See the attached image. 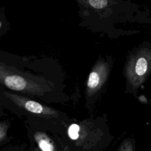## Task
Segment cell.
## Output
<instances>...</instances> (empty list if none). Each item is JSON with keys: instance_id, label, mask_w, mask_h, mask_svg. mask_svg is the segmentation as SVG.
<instances>
[{"instance_id": "obj_4", "label": "cell", "mask_w": 151, "mask_h": 151, "mask_svg": "<svg viewBox=\"0 0 151 151\" xmlns=\"http://www.w3.org/2000/svg\"><path fill=\"white\" fill-rule=\"evenodd\" d=\"M147 69V63L146 60L144 57H140L138 59L135 71L137 75L142 76L143 75Z\"/></svg>"}, {"instance_id": "obj_8", "label": "cell", "mask_w": 151, "mask_h": 151, "mask_svg": "<svg viewBox=\"0 0 151 151\" xmlns=\"http://www.w3.org/2000/svg\"><path fill=\"white\" fill-rule=\"evenodd\" d=\"M1 22H0V27H1Z\"/></svg>"}, {"instance_id": "obj_1", "label": "cell", "mask_w": 151, "mask_h": 151, "mask_svg": "<svg viewBox=\"0 0 151 151\" xmlns=\"http://www.w3.org/2000/svg\"><path fill=\"white\" fill-rule=\"evenodd\" d=\"M0 83L12 90L40 95L44 89L37 82L11 71L9 67L0 63Z\"/></svg>"}, {"instance_id": "obj_2", "label": "cell", "mask_w": 151, "mask_h": 151, "mask_svg": "<svg viewBox=\"0 0 151 151\" xmlns=\"http://www.w3.org/2000/svg\"><path fill=\"white\" fill-rule=\"evenodd\" d=\"M4 94L15 104L30 113L42 116H52L53 114L52 110L38 102L8 92H4Z\"/></svg>"}, {"instance_id": "obj_6", "label": "cell", "mask_w": 151, "mask_h": 151, "mask_svg": "<svg viewBox=\"0 0 151 151\" xmlns=\"http://www.w3.org/2000/svg\"><path fill=\"white\" fill-rule=\"evenodd\" d=\"M80 127L76 124H71L68 129V134L71 139L73 140H76L78 137V131Z\"/></svg>"}, {"instance_id": "obj_5", "label": "cell", "mask_w": 151, "mask_h": 151, "mask_svg": "<svg viewBox=\"0 0 151 151\" xmlns=\"http://www.w3.org/2000/svg\"><path fill=\"white\" fill-rule=\"evenodd\" d=\"M99 81L100 77L98 73L96 71H93L89 76L87 86L90 88H94L98 86Z\"/></svg>"}, {"instance_id": "obj_7", "label": "cell", "mask_w": 151, "mask_h": 151, "mask_svg": "<svg viewBox=\"0 0 151 151\" xmlns=\"http://www.w3.org/2000/svg\"><path fill=\"white\" fill-rule=\"evenodd\" d=\"M8 126L5 123H0V141L2 140L6 134Z\"/></svg>"}, {"instance_id": "obj_3", "label": "cell", "mask_w": 151, "mask_h": 151, "mask_svg": "<svg viewBox=\"0 0 151 151\" xmlns=\"http://www.w3.org/2000/svg\"><path fill=\"white\" fill-rule=\"evenodd\" d=\"M34 138L40 147L44 151H51L54 150V146L48 138L43 133L38 132L34 135Z\"/></svg>"}]
</instances>
